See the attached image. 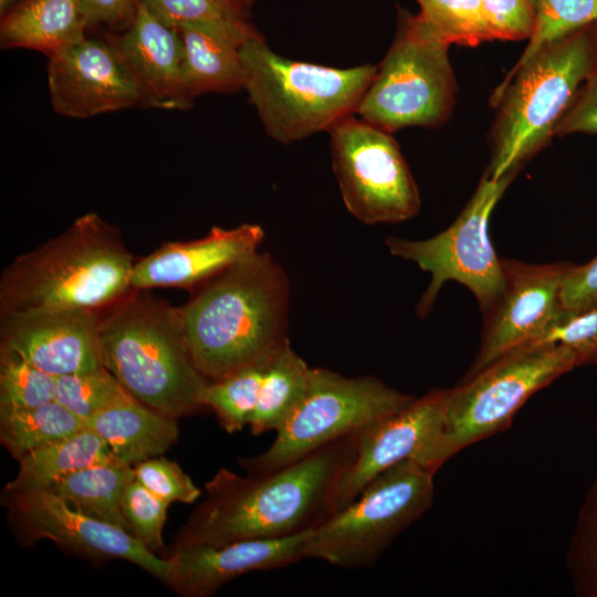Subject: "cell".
I'll return each instance as SVG.
<instances>
[{"label":"cell","mask_w":597,"mask_h":597,"mask_svg":"<svg viewBox=\"0 0 597 597\" xmlns=\"http://www.w3.org/2000/svg\"><path fill=\"white\" fill-rule=\"evenodd\" d=\"M357 432L265 474L220 469L172 547L221 546L250 538H281L312 531L337 512L339 484L353 464Z\"/></svg>","instance_id":"6da1fadb"},{"label":"cell","mask_w":597,"mask_h":597,"mask_svg":"<svg viewBox=\"0 0 597 597\" xmlns=\"http://www.w3.org/2000/svg\"><path fill=\"white\" fill-rule=\"evenodd\" d=\"M289 307L285 271L256 251L199 285L177 313L195 366L213 381L290 344Z\"/></svg>","instance_id":"7a4b0ae2"},{"label":"cell","mask_w":597,"mask_h":597,"mask_svg":"<svg viewBox=\"0 0 597 597\" xmlns=\"http://www.w3.org/2000/svg\"><path fill=\"white\" fill-rule=\"evenodd\" d=\"M118 229L95 212L9 263L0 277V315L32 308L102 311L132 290L134 268Z\"/></svg>","instance_id":"3957f363"},{"label":"cell","mask_w":597,"mask_h":597,"mask_svg":"<svg viewBox=\"0 0 597 597\" xmlns=\"http://www.w3.org/2000/svg\"><path fill=\"white\" fill-rule=\"evenodd\" d=\"M97 348L119 385L155 411L177 419L202 408L208 380L185 345L177 307L148 290L133 289L101 311Z\"/></svg>","instance_id":"277c9868"},{"label":"cell","mask_w":597,"mask_h":597,"mask_svg":"<svg viewBox=\"0 0 597 597\" xmlns=\"http://www.w3.org/2000/svg\"><path fill=\"white\" fill-rule=\"evenodd\" d=\"M597 70V24L561 38L512 67L492 96L493 179L520 168L554 136L584 82Z\"/></svg>","instance_id":"5b68a950"},{"label":"cell","mask_w":597,"mask_h":597,"mask_svg":"<svg viewBox=\"0 0 597 597\" xmlns=\"http://www.w3.org/2000/svg\"><path fill=\"white\" fill-rule=\"evenodd\" d=\"M242 64L249 102L266 134L282 144L329 132L354 115L378 67L336 69L286 59L261 33L243 46Z\"/></svg>","instance_id":"8992f818"},{"label":"cell","mask_w":597,"mask_h":597,"mask_svg":"<svg viewBox=\"0 0 597 597\" xmlns=\"http://www.w3.org/2000/svg\"><path fill=\"white\" fill-rule=\"evenodd\" d=\"M449 46L419 14L401 12L394 42L355 111L357 117L390 134L442 125L457 93Z\"/></svg>","instance_id":"52a82bcc"},{"label":"cell","mask_w":597,"mask_h":597,"mask_svg":"<svg viewBox=\"0 0 597 597\" xmlns=\"http://www.w3.org/2000/svg\"><path fill=\"white\" fill-rule=\"evenodd\" d=\"M576 367L572 349L538 342L509 352L447 389L441 465L464 448L506 430L535 392Z\"/></svg>","instance_id":"ba28073f"},{"label":"cell","mask_w":597,"mask_h":597,"mask_svg":"<svg viewBox=\"0 0 597 597\" xmlns=\"http://www.w3.org/2000/svg\"><path fill=\"white\" fill-rule=\"evenodd\" d=\"M434 474L412 460L389 468L352 503L312 530L305 558L343 568L371 566L432 506Z\"/></svg>","instance_id":"9c48e42d"},{"label":"cell","mask_w":597,"mask_h":597,"mask_svg":"<svg viewBox=\"0 0 597 597\" xmlns=\"http://www.w3.org/2000/svg\"><path fill=\"white\" fill-rule=\"evenodd\" d=\"M519 170L493 179L488 170L473 196L457 219L444 231L423 240L388 237L385 244L394 256L415 262L431 275L422 294L417 315L425 318L448 281L468 287L486 317L498 304L505 287L502 260L489 235L490 216Z\"/></svg>","instance_id":"30bf717a"},{"label":"cell","mask_w":597,"mask_h":597,"mask_svg":"<svg viewBox=\"0 0 597 597\" xmlns=\"http://www.w3.org/2000/svg\"><path fill=\"white\" fill-rule=\"evenodd\" d=\"M415 399L374 376L345 377L327 368H312L303 400L276 431L273 443L239 463L251 475L272 472L365 429Z\"/></svg>","instance_id":"8fae6325"},{"label":"cell","mask_w":597,"mask_h":597,"mask_svg":"<svg viewBox=\"0 0 597 597\" xmlns=\"http://www.w3.org/2000/svg\"><path fill=\"white\" fill-rule=\"evenodd\" d=\"M328 133L332 167L348 212L365 224L396 223L418 214V187L390 133L354 115Z\"/></svg>","instance_id":"7c38bea8"},{"label":"cell","mask_w":597,"mask_h":597,"mask_svg":"<svg viewBox=\"0 0 597 597\" xmlns=\"http://www.w3.org/2000/svg\"><path fill=\"white\" fill-rule=\"evenodd\" d=\"M10 523L22 543L49 540L92 559H124L170 585L172 563L158 557L133 534L82 513L50 489L3 492Z\"/></svg>","instance_id":"4fadbf2b"},{"label":"cell","mask_w":597,"mask_h":597,"mask_svg":"<svg viewBox=\"0 0 597 597\" xmlns=\"http://www.w3.org/2000/svg\"><path fill=\"white\" fill-rule=\"evenodd\" d=\"M505 287L484 317L480 348L463 378H469L519 347L545 342L568 316L561 301L569 263L530 264L502 260Z\"/></svg>","instance_id":"5bb4252c"},{"label":"cell","mask_w":597,"mask_h":597,"mask_svg":"<svg viewBox=\"0 0 597 597\" xmlns=\"http://www.w3.org/2000/svg\"><path fill=\"white\" fill-rule=\"evenodd\" d=\"M48 88L52 108L69 118L146 107L125 62L102 33L48 56Z\"/></svg>","instance_id":"9a60e30c"},{"label":"cell","mask_w":597,"mask_h":597,"mask_svg":"<svg viewBox=\"0 0 597 597\" xmlns=\"http://www.w3.org/2000/svg\"><path fill=\"white\" fill-rule=\"evenodd\" d=\"M446 396L447 389H432L358 431L355 460L339 484L337 512L376 476L402 461L412 460L433 472L439 470Z\"/></svg>","instance_id":"2e32d148"},{"label":"cell","mask_w":597,"mask_h":597,"mask_svg":"<svg viewBox=\"0 0 597 597\" xmlns=\"http://www.w3.org/2000/svg\"><path fill=\"white\" fill-rule=\"evenodd\" d=\"M101 311L32 308L0 315V348L15 352L55 377L102 366L97 348Z\"/></svg>","instance_id":"e0dca14e"},{"label":"cell","mask_w":597,"mask_h":597,"mask_svg":"<svg viewBox=\"0 0 597 597\" xmlns=\"http://www.w3.org/2000/svg\"><path fill=\"white\" fill-rule=\"evenodd\" d=\"M264 229L256 223L212 227L202 238L165 242L133 268L135 290L157 286L198 287L259 251Z\"/></svg>","instance_id":"ac0fdd59"},{"label":"cell","mask_w":597,"mask_h":597,"mask_svg":"<svg viewBox=\"0 0 597 597\" xmlns=\"http://www.w3.org/2000/svg\"><path fill=\"white\" fill-rule=\"evenodd\" d=\"M312 531L281 538H250L221 546L172 547L169 587L184 597H208L230 580L254 570L286 567L305 558Z\"/></svg>","instance_id":"d6986e66"},{"label":"cell","mask_w":597,"mask_h":597,"mask_svg":"<svg viewBox=\"0 0 597 597\" xmlns=\"http://www.w3.org/2000/svg\"><path fill=\"white\" fill-rule=\"evenodd\" d=\"M118 51L146 107L187 111L192 101L182 81V49L177 27L167 24L139 0L132 24L121 33L103 32Z\"/></svg>","instance_id":"ffe728a7"},{"label":"cell","mask_w":597,"mask_h":597,"mask_svg":"<svg viewBox=\"0 0 597 597\" xmlns=\"http://www.w3.org/2000/svg\"><path fill=\"white\" fill-rule=\"evenodd\" d=\"M187 96L233 94L243 90L242 49L260 34L249 20H208L177 25Z\"/></svg>","instance_id":"44dd1931"},{"label":"cell","mask_w":597,"mask_h":597,"mask_svg":"<svg viewBox=\"0 0 597 597\" xmlns=\"http://www.w3.org/2000/svg\"><path fill=\"white\" fill-rule=\"evenodd\" d=\"M85 426L95 431L119 462L135 465L163 455L176 443L177 419L161 415L142 404L125 389Z\"/></svg>","instance_id":"7402d4cb"},{"label":"cell","mask_w":597,"mask_h":597,"mask_svg":"<svg viewBox=\"0 0 597 597\" xmlns=\"http://www.w3.org/2000/svg\"><path fill=\"white\" fill-rule=\"evenodd\" d=\"M90 29L80 0H21L0 23L1 49H29L46 56L84 39Z\"/></svg>","instance_id":"603a6c76"},{"label":"cell","mask_w":597,"mask_h":597,"mask_svg":"<svg viewBox=\"0 0 597 597\" xmlns=\"http://www.w3.org/2000/svg\"><path fill=\"white\" fill-rule=\"evenodd\" d=\"M18 461V474L6 485V491L50 489L72 472L118 460L107 443L85 426L72 436L25 453Z\"/></svg>","instance_id":"cb8c5ba5"},{"label":"cell","mask_w":597,"mask_h":597,"mask_svg":"<svg viewBox=\"0 0 597 597\" xmlns=\"http://www.w3.org/2000/svg\"><path fill=\"white\" fill-rule=\"evenodd\" d=\"M134 476L133 467L113 461L72 472L50 490L75 510L130 533L122 502L125 488Z\"/></svg>","instance_id":"d4e9b609"},{"label":"cell","mask_w":597,"mask_h":597,"mask_svg":"<svg viewBox=\"0 0 597 597\" xmlns=\"http://www.w3.org/2000/svg\"><path fill=\"white\" fill-rule=\"evenodd\" d=\"M312 367L290 344L269 360L250 422L252 434L277 431L303 400L310 385Z\"/></svg>","instance_id":"484cf974"},{"label":"cell","mask_w":597,"mask_h":597,"mask_svg":"<svg viewBox=\"0 0 597 597\" xmlns=\"http://www.w3.org/2000/svg\"><path fill=\"white\" fill-rule=\"evenodd\" d=\"M84 427L81 418L56 400L32 408H0V441L15 459Z\"/></svg>","instance_id":"4316f807"},{"label":"cell","mask_w":597,"mask_h":597,"mask_svg":"<svg viewBox=\"0 0 597 597\" xmlns=\"http://www.w3.org/2000/svg\"><path fill=\"white\" fill-rule=\"evenodd\" d=\"M271 357L221 379L208 381L205 386L200 396L201 406L216 412L221 427L228 433H234L250 425Z\"/></svg>","instance_id":"83f0119b"},{"label":"cell","mask_w":597,"mask_h":597,"mask_svg":"<svg viewBox=\"0 0 597 597\" xmlns=\"http://www.w3.org/2000/svg\"><path fill=\"white\" fill-rule=\"evenodd\" d=\"M418 14L446 42L474 46L495 36L481 0H416Z\"/></svg>","instance_id":"f1b7e54d"},{"label":"cell","mask_w":597,"mask_h":597,"mask_svg":"<svg viewBox=\"0 0 597 597\" xmlns=\"http://www.w3.org/2000/svg\"><path fill=\"white\" fill-rule=\"evenodd\" d=\"M566 566L576 595L597 597V481L588 489L578 512Z\"/></svg>","instance_id":"f546056e"},{"label":"cell","mask_w":597,"mask_h":597,"mask_svg":"<svg viewBox=\"0 0 597 597\" xmlns=\"http://www.w3.org/2000/svg\"><path fill=\"white\" fill-rule=\"evenodd\" d=\"M56 377L0 348V408H32L55 399Z\"/></svg>","instance_id":"4dcf8cb0"},{"label":"cell","mask_w":597,"mask_h":597,"mask_svg":"<svg viewBox=\"0 0 597 597\" xmlns=\"http://www.w3.org/2000/svg\"><path fill=\"white\" fill-rule=\"evenodd\" d=\"M593 24H597V0H538L534 32L513 67L545 45Z\"/></svg>","instance_id":"1f68e13d"},{"label":"cell","mask_w":597,"mask_h":597,"mask_svg":"<svg viewBox=\"0 0 597 597\" xmlns=\"http://www.w3.org/2000/svg\"><path fill=\"white\" fill-rule=\"evenodd\" d=\"M124 388L102 365L97 368L56 377L55 399L86 422Z\"/></svg>","instance_id":"d6a6232c"},{"label":"cell","mask_w":597,"mask_h":597,"mask_svg":"<svg viewBox=\"0 0 597 597\" xmlns=\"http://www.w3.org/2000/svg\"><path fill=\"white\" fill-rule=\"evenodd\" d=\"M169 504L150 492L135 476L125 488L122 507L129 531L154 553L164 546L163 530Z\"/></svg>","instance_id":"836d02e7"},{"label":"cell","mask_w":597,"mask_h":597,"mask_svg":"<svg viewBox=\"0 0 597 597\" xmlns=\"http://www.w3.org/2000/svg\"><path fill=\"white\" fill-rule=\"evenodd\" d=\"M167 24L249 20L255 0H140Z\"/></svg>","instance_id":"e575fe53"},{"label":"cell","mask_w":597,"mask_h":597,"mask_svg":"<svg viewBox=\"0 0 597 597\" xmlns=\"http://www.w3.org/2000/svg\"><path fill=\"white\" fill-rule=\"evenodd\" d=\"M133 470L143 485L168 503L191 504L201 495L191 478L176 462L161 455L136 463Z\"/></svg>","instance_id":"d590c367"},{"label":"cell","mask_w":597,"mask_h":597,"mask_svg":"<svg viewBox=\"0 0 597 597\" xmlns=\"http://www.w3.org/2000/svg\"><path fill=\"white\" fill-rule=\"evenodd\" d=\"M495 40L520 41L534 32L538 0H481Z\"/></svg>","instance_id":"8d00e7d4"},{"label":"cell","mask_w":597,"mask_h":597,"mask_svg":"<svg viewBox=\"0 0 597 597\" xmlns=\"http://www.w3.org/2000/svg\"><path fill=\"white\" fill-rule=\"evenodd\" d=\"M545 342H554L572 349L578 367L597 366V307L568 316L548 335Z\"/></svg>","instance_id":"74e56055"},{"label":"cell","mask_w":597,"mask_h":597,"mask_svg":"<svg viewBox=\"0 0 597 597\" xmlns=\"http://www.w3.org/2000/svg\"><path fill=\"white\" fill-rule=\"evenodd\" d=\"M561 301L568 315L597 307V255L585 264L569 265L563 279Z\"/></svg>","instance_id":"f35d334b"},{"label":"cell","mask_w":597,"mask_h":597,"mask_svg":"<svg viewBox=\"0 0 597 597\" xmlns=\"http://www.w3.org/2000/svg\"><path fill=\"white\" fill-rule=\"evenodd\" d=\"M597 134V70L584 82L561 118L554 136Z\"/></svg>","instance_id":"ab89813d"},{"label":"cell","mask_w":597,"mask_h":597,"mask_svg":"<svg viewBox=\"0 0 597 597\" xmlns=\"http://www.w3.org/2000/svg\"><path fill=\"white\" fill-rule=\"evenodd\" d=\"M90 29L121 33L134 21L139 0H80Z\"/></svg>","instance_id":"60d3db41"},{"label":"cell","mask_w":597,"mask_h":597,"mask_svg":"<svg viewBox=\"0 0 597 597\" xmlns=\"http://www.w3.org/2000/svg\"><path fill=\"white\" fill-rule=\"evenodd\" d=\"M21 0H0V15L3 17L9 10H11Z\"/></svg>","instance_id":"b9f144b4"}]
</instances>
